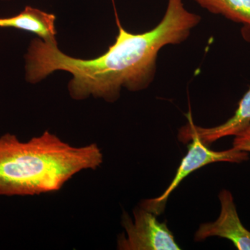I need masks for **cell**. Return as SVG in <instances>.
<instances>
[{
	"mask_svg": "<svg viewBox=\"0 0 250 250\" xmlns=\"http://www.w3.org/2000/svg\"><path fill=\"white\" fill-rule=\"evenodd\" d=\"M201 17L186 9L182 0H168L165 15L156 27L142 34L119 31L113 45L92 59L67 56L57 44L35 39L26 55V80L35 83L57 70L71 74L68 85L72 98L90 96L108 103L116 101L122 88L130 91L146 89L154 80L159 51L187 40Z\"/></svg>",
	"mask_w": 250,
	"mask_h": 250,
	"instance_id": "cell-1",
	"label": "cell"
},
{
	"mask_svg": "<svg viewBox=\"0 0 250 250\" xmlns=\"http://www.w3.org/2000/svg\"><path fill=\"white\" fill-rule=\"evenodd\" d=\"M103 163L95 143L75 147L46 131L26 142L0 137V195L32 196L59 191L74 176Z\"/></svg>",
	"mask_w": 250,
	"mask_h": 250,
	"instance_id": "cell-2",
	"label": "cell"
},
{
	"mask_svg": "<svg viewBox=\"0 0 250 250\" xmlns=\"http://www.w3.org/2000/svg\"><path fill=\"white\" fill-rule=\"evenodd\" d=\"M179 141L182 143L191 141V143L189 145L187 154L182 159L172 182L161 196L143 200L140 205V207L149 210L156 215H160L164 212L170 194L179 187L186 177L194 171L213 163L241 164L249 159L248 152L238 150L234 147L219 152L211 150L202 142L196 134L187 135L179 139Z\"/></svg>",
	"mask_w": 250,
	"mask_h": 250,
	"instance_id": "cell-3",
	"label": "cell"
},
{
	"mask_svg": "<svg viewBox=\"0 0 250 250\" xmlns=\"http://www.w3.org/2000/svg\"><path fill=\"white\" fill-rule=\"evenodd\" d=\"M157 215L143 207L135 208L134 220L126 213L122 218L125 232L117 241L121 250H179L173 233L166 222L161 223Z\"/></svg>",
	"mask_w": 250,
	"mask_h": 250,
	"instance_id": "cell-4",
	"label": "cell"
},
{
	"mask_svg": "<svg viewBox=\"0 0 250 250\" xmlns=\"http://www.w3.org/2000/svg\"><path fill=\"white\" fill-rule=\"evenodd\" d=\"M221 209L218 218L213 223L200 225L194 239L204 241L209 237H220L232 242L239 250H250V231L242 224L232 194L223 190L218 195Z\"/></svg>",
	"mask_w": 250,
	"mask_h": 250,
	"instance_id": "cell-5",
	"label": "cell"
},
{
	"mask_svg": "<svg viewBox=\"0 0 250 250\" xmlns=\"http://www.w3.org/2000/svg\"><path fill=\"white\" fill-rule=\"evenodd\" d=\"M188 123L179 129L178 138L189 134H196L205 146H210L226 136H236L250 125V88L238 103L234 115L223 124L213 127H200L194 124L191 114L188 115Z\"/></svg>",
	"mask_w": 250,
	"mask_h": 250,
	"instance_id": "cell-6",
	"label": "cell"
},
{
	"mask_svg": "<svg viewBox=\"0 0 250 250\" xmlns=\"http://www.w3.org/2000/svg\"><path fill=\"white\" fill-rule=\"evenodd\" d=\"M55 21L54 14L27 6L16 16L0 18V27L29 31L45 42L57 44Z\"/></svg>",
	"mask_w": 250,
	"mask_h": 250,
	"instance_id": "cell-7",
	"label": "cell"
},
{
	"mask_svg": "<svg viewBox=\"0 0 250 250\" xmlns=\"http://www.w3.org/2000/svg\"><path fill=\"white\" fill-rule=\"evenodd\" d=\"M210 13L243 24L242 35L250 41V0H192Z\"/></svg>",
	"mask_w": 250,
	"mask_h": 250,
	"instance_id": "cell-8",
	"label": "cell"
},
{
	"mask_svg": "<svg viewBox=\"0 0 250 250\" xmlns=\"http://www.w3.org/2000/svg\"><path fill=\"white\" fill-rule=\"evenodd\" d=\"M233 147L238 150L250 152V125L234 136Z\"/></svg>",
	"mask_w": 250,
	"mask_h": 250,
	"instance_id": "cell-9",
	"label": "cell"
},
{
	"mask_svg": "<svg viewBox=\"0 0 250 250\" xmlns=\"http://www.w3.org/2000/svg\"><path fill=\"white\" fill-rule=\"evenodd\" d=\"M4 1H9V0H4Z\"/></svg>",
	"mask_w": 250,
	"mask_h": 250,
	"instance_id": "cell-10",
	"label": "cell"
}]
</instances>
